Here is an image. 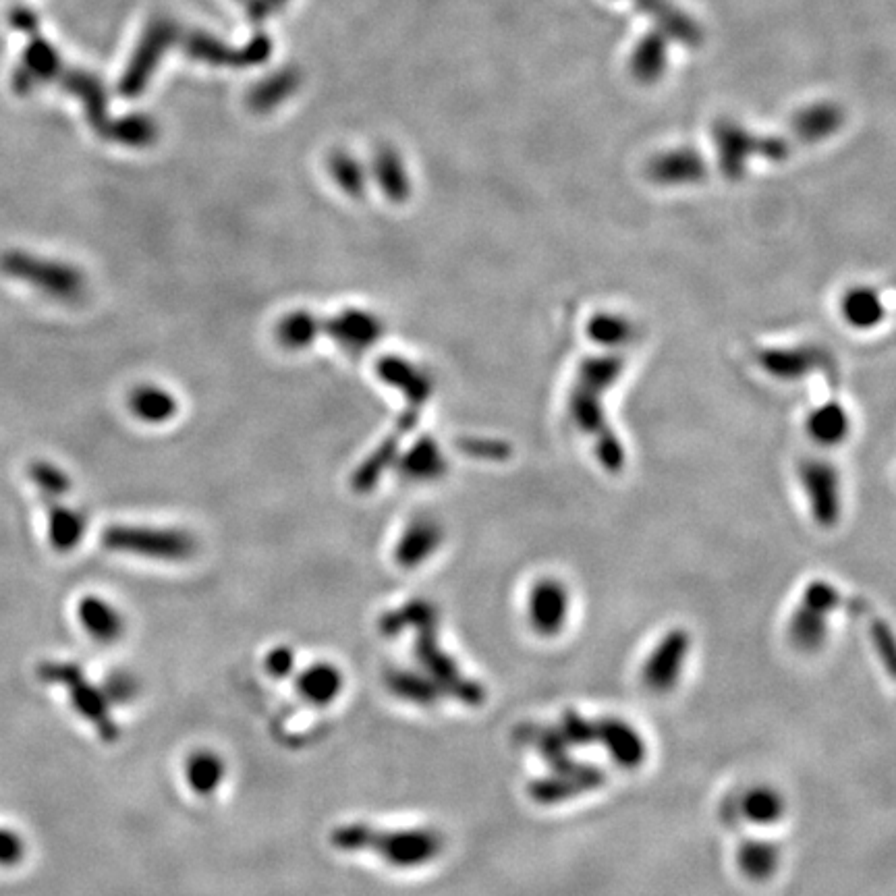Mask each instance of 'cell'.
<instances>
[{"label":"cell","instance_id":"1","mask_svg":"<svg viewBox=\"0 0 896 896\" xmlns=\"http://www.w3.org/2000/svg\"><path fill=\"white\" fill-rule=\"evenodd\" d=\"M627 370L625 351L600 349L579 361L569 388L567 413L579 434L590 440L594 455L608 473H621L627 463L623 440L612 428L606 395Z\"/></svg>","mask_w":896,"mask_h":896},{"label":"cell","instance_id":"2","mask_svg":"<svg viewBox=\"0 0 896 896\" xmlns=\"http://www.w3.org/2000/svg\"><path fill=\"white\" fill-rule=\"evenodd\" d=\"M330 845L343 853H372L395 870H419L434 863L446 849L438 828H378L368 822H347L332 828Z\"/></svg>","mask_w":896,"mask_h":896},{"label":"cell","instance_id":"3","mask_svg":"<svg viewBox=\"0 0 896 896\" xmlns=\"http://www.w3.org/2000/svg\"><path fill=\"white\" fill-rule=\"evenodd\" d=\"M102 546L108 552L160 560V563H185L198 554V540L191 531L137 523L108 525L102 534Z\"/></svg>","mask_w":896,"mask_h":896},{"label":"cell","instance_id":"4","mask_svg":"<svg viewBox=\"0 0 896 896\" xmlns=\"http://www.w3.org/2000/svg\"><path fill=\"white\" fill-rule=\"evenodd\" d=\"M0 270L59 303H81L88 295L86 274L69 262L32 256L25 251H9L0 258Z\"/></svg>","mask_w":896,"mask_h":896},{"label":"cell","instance_id":"5","mask_svg":"<svg viewBox=\"0 0 896 896\" xmlns=\"http://www.w3.org/2000/svg\"><path fill=\"white\" fill-rule=\"evenodd\" d=\"M797 475L811 517L824 529L836 527L843 517V478L838 467L822 455H811L799 461Z\"/></svg>","mask_w":896,"mask_h":896},{"label":"cell","instance_id":"6","mask_svg":"<svg viewBox=\"0 0 896 896\" xmlns=\"http://www.w3.org/2000/svg\"><path fill=\"white\" fill-rule=\"evenodd\" d=\"M42 677L48 683L63 685L69 689L71 704L86 718L90 724L98 728V735L104 741H115L119 737V724L110 716V699L102 687L92 685L86 675H81L79 666L75 664H46L42 668Z\"/></svg>","mask_w":896,"mask_h":896},{"label":"cell","instance_id":"7","mask_svg":"<svg viewBox=\"0 0 896 896\" xmlns=\"http://www.w3.org/2000/svg\"><path fill=\"white\" fill-rule=\"evenodd\" d=\"M419 639L415 646V656L422 664L426 675L436 683L440 693L453 695L459 702L467 706H480L486 697V691L480 683L469 679L459 664L448 656L438 643L436 625L417 629Z\"/></svg>","mask_w":896,"mask_h":896},{"label":"cell","instance_id":"8","mask_svg":"<svg viewBox=\"0 0 896 896\" xmlns=\"http://www.w3.org/2000/svg\"><path fill=\"white\" fill-rule=\"evenodd\" d=\"M606 784V772L598 766L575 762L552 766L548 774L529 782L527 795L538 805H560L581 795L594 793Z\"/></svg>","mask_w":896,"mask_h":896},{"label":"cell","instance_id":"9","mask_svg":"<svg viewBox=\"0 0 896 896\" xmlns=\"http://www.w3.org/2000/svg\"><path fill=\"white\" fill-rule=\"evenodd\" d=\"M691 654V635L687 629H670L641 666V683L654 695L675 691L681 683Z\"/></svg>","mask_w":896,"mask_h":896},{"label":"cell","instance_id":"10","mask_svg":"<svg viewBox=\"0 0 896 896\" xmlns=\"http://www.w3.org/2000/svg\"><path fill=\"white\" fill-rule=\"evenodd\" d=\"M525 616L538 637L552 639L565 631L571 616V592L558 577H542L529 587Z\"/></svg>","mask_w":896,"mask_h":896},{"label":"cell","instance_id":"11","mask_svg":"<svg viewBox=\"0 0 896 896\" xmlns=\"http://www.w3.org/2000/svg\"><path fill=\"white\" fill-rule=\"evenodd\" d=\"M760 368L780 382H799L811 374L838 376V366L830 351L818 345L772 347L758 353Z\"/></svg>","mask_w":896,"mask_h":896},{"label":"cell","instance_id":"12","mask_svg":"<svg viewBox=\"0 0 896 896\" xmlns=\"http://www.w3.org/2000/svg\"><path fill=\"white\" fill-rule=\"evenodd\" d=\"M322 332L341 351L351 357H359L382 341L384 322L372 310L345 307V310L336 312L326 322H322Z\"/></svg>","mask_w":896,"mask_h":896},{"label":"cell","instance_id":"13","mask_svg":"<svg viewBox=\"0 0 896 896\" xmlns=\"http://www.w3.org/2000/svg\"><path fill=\"white\" fill-rule=\"evenodd\" d=\"M444 538V527L436 517L417 515L403 527L395 548H392V558L401 569H419L442 548Z\"/></svg>","mask_w":896,"mask_h":896},{"label":"cell","instance_id":"14","mask_svg":"<svg viewBox=\"0 0 896 896\" xmlns=\"http://www.w3.org/2000/svg\"><path fill=\"white\" fill-rule=\"evenodd\" d=\"M596 722V743L608 758L623 770H637L648 758V743L637 728L616 716H602Z\"/></svg>","mask_w":896,"mask_h":896},{"label":"cell","instance_id":"15","mask_svg":"<svg viewBox=\"0 0 896 896\" xmlns=\"http://www.w3.org/2000/svg\"><path fill=\"white\" fill-rule=\"evenodd\" d=\"M378 378L399 390L407 399L409 407H422L434 395V378L422 366H417L411 359L401 355H384L376 361Z\"/></svg>","mask_w":896,"mask_h":896},{"label":"cell","instance_id":"16","mask_svg":"<svg viewBox=\"0 0 896 896\" xmlns=\"http://www.w3.org/2000/svg\"><path fill=\"white\" fill-rule=\"evenodd\" d=\"M392 469H397L399 478L407 484H434L448 473V459L436 438L419 436L399 453Z\"/></svg>","mask_w":896,"mask_h":896},{"label":"cell","instance_id":"17","mask_svg":"<svg viewBox=\"0 0 896 896\" xmlns=\"http://www.w3.org/2000/svg\"><path fill=\"white\" fill-rule=\"evenodd\" d=\"M77 621L98 643H117L127 633V619L121 608L94 594L77 602Z\"/></svg>","mask_w":896,"mask_h":896},{"label":"cell","instance_id":"18","mask_svg":"<svg viewBox=\"0 0 896 896\" xmlns=\"http://www.w3.org/2000/svg\"><path fill=\"white\" fill-rule=\"evenodd\" d=\"M851 430L853 422L849 409L836 399L816 405L805 417V434L818 448L840 446L849 440Z\"/></svg>","mask_w":896,"mask_h":896},{"label":"cell","instance_id":"19","mask_svg":"<svg viewBox=\"0 0 896 896\" xmlns=\"http://www.w3.org/2000/svg\"><path fill=\"white\" fill-rule=\"evenodd\" d=\"M737 816L751 826L770 828L787 816V799L772 784H753L735 801Z\"/></svg>","mask_w":896,"mask_h":896},{"label":"cell","instance_id":"20","mask_svg":"<svg viewBox=\"0 0 896 896\" xmlns=\"http://www.w3.org/2000/svg\"><path fill=\"white\" fill-rule=\"evenodd\" d=\"M295 685L307 704L326 708L341 697L345 689V675L332 662H314L299 672Z\"/></svg>","mask_w":896,"mask_h":896},{"label":"cell","instance_id":"21","mask_svg":"<svg viewBox=\"0 0 896 896\" xmlns=\"http://www.w3.org/2000/svg\"><path fill=\"white\" fill-rule=\"evenodd\" d=\"M127 407L139 422L162 426L173 422L179 413V401L171 390L158 384H137L129 390Z\"/></svg>","mask_w":896,"mask_h":896},{"label":"cell","instance_id":"22","mask_svg":"<svg viewBox=\"0 0 896 896\" xmlns=\"http://www.w3.org/2000/svg\"><path fill=\"white\" fill-rule=\"evenodd\" d=\"M782 849L770 838H745L737 849V867L749 882H768L780 870Z\"/></svg>","mask_w":896,"mask_h":896},{"label":"cell","instance_id":"23","mask_svg":"<svg viewBox=\"0 0 896 896\" xmlns=\"http://www.w3.org/2000/svg\"><path fill=\"white\" fill-rule=\"evenodd\" d=\"M840 316L855 330H874L886 318V305L878 289L857 285L840 297Z\"/></svg>","mask_w":896,"mask_h":896},{"label":"cell","instance_id":"24","mask_svg":"<svg viewBox=\"0 0 896 896\" xmlns=\"http://www.w3.org/2000/svg\"><path fill=\"white\" fill-rule=\"evenodd\" d=\"M401 438L403 434H399L397 430H392L374 451L359 463V467L353 471L351 478V486L355 492L366 494L372 492L384 475L395 467V461L401 453Z\"/></svg>","mask_w":896,"mask_h":896},{"label":"cell","instance_id":"25","mask_svg":"<svg viewBox=\"0 0 896 896\" xmlns=\"http://www.w3.org/2000/svg\"><path fill=\"white\" fill-rule=\"evenodd\" d=\"M787 635L791 646L801 654L820 652L830 635V616L799 604L787 625Z\"/></svg>","mask_w":896,"mask_h":896},{"label":"cell","instance_id":"26","mask_svg":"<svg viewBox=\"0 0 896 896\" xmlns=\"http://www.w3.org/2000/svg\"><path fill=\"white\" fill-rule=\"evenodd\" d=\"M227 762L212 749L193 751L185 762L187 787L198 797H212L227 780Z\"/></svg>","mask_w":896,"mask_h":896},{"label":"cell","instance_id":"27","mask_svg":"<svg viewBox=\"0 0 896 896\" xmlns=\"http://www.w3.org/2000/svg\"><path fill=\"white\" fill-rule=\"evenodd\" d=\"M585 334L598 349L625 351L635 341L637 328L631 318L616 312H598L585 324Z\"/></svg>","mask_w":896,"mask_h":896},{"label":"cell","instance_id":"28","mask_svg":"<svg viewBox=\"0 0 896 896\" xmlns=\"http://www.w3.org/2000/svg\"><path fill=\"white\" fill-rule=\"evenodd\" d=\"M88 517L83 511L52 502L48 509V540L54 550L71 552L86 538Z\"/></svg>","mask_w":896,"mask_h":896},{"label":"cell","instance_id":"29","mask_svg":"<svg viewBox=\"0 0 896 896\" xmlns=\"http://www.w3.org/2000/svg\"><path fill=\"white\" fill-rule=\"evenodd\" d=\"M322 334V320L310 310L287 312L274 326L276 343L287 351H303L312 347Z\"/></svg>","mask_w":896,"mask_h":896},{"label":"cell","instance_id":"30","mask_svg":"<svg viewBox=\"0 0 896 896\" xmlns=\"http://www.w3.org/2000/svg\"><path fill=\"white\" fill-rule=\"evenodd\" d=\"M374 179L392 204H405L411 195L409 175L401 156L392 150H380L374 158Z\"/></svg>","mask_w":896,"mask_h":896},{"label":"cell","instance_id":"31","mask_svg":"<svg viewBox=\"0 0 896 896\" xmlns=\"http://www.w3.org/2000/svg\"><path fill=\"white\" fill-rule=\"evenodd\" d=\"M386 683H388V689L397 697H401V699H405V702H411L415 706H434L442 695L440 689L436 687V683L426 675V672L397 668V670L388 672Z\"/></svg>","mask_w":896,"mask_h":896},{"label":"cell","instance_id":"32","mask_svg":"<svg viewBox=\"0 0 896 896\" xmlns=\"http://www.w3.org/2000/svg\"><path fill=\"white\" fill-rule=\"evenodd\" d=\"M704 177V164L693 156L660 158L652 166V179L660 185H687Z\"/></svg>","mask_w":896,"mask_h":896},{"label":"cell","instance_id":"33","mask_svg":"<svg viewBox=\"0 0 896 896\" xmlns=\"http://www.w3.org/2000/svg\"><path fill=\"white\" fill-rule=\"evenodd\" d=\"M527 743H534V749L542 755L544 762H548L550 768L571 760V747L565 741L563 733L558 731V726H534L531 731H527Z\"/></svg>","mask_w":896,"mask_h":896},{"label":"cell","instance_id":"34","mask_svg":"<svg viewBox=\"0 0 896 896\" xmlns=\"http://www.w3.org/2000/svg\"><path fill=\"white\" fill-rule=\"evenodd\" d=\"M27 475H30V480L44 494V498H50V500H59V498L67 496L73 488L69 475L61 467H56L54 463H48V461L30 463V467H27Z\"/></svg>","mask_w":896,"mask_h":896},{"label":"cell","instance_id":"35","mask_svg":"<svg viewBox=\"0 0 896 896\" xmlns=\"http://www.w3.org/2000/svg\"><path fill=\"white\" fill-rule=\"evenodd\" d=\"M330 175L334 177L336 185H339L347 195L351 198H359L366 191V171L359 164L357 158H353L351 154H334L330 158Z\"/></svg>","mask_w":896,"mask_h":896},{"label":"cell","instance_id":"36","mask_svg":"<svg viewBox=\"0 0 896 896\" xmlns=\"http://www.w3.org/2000/svg\"><path fill=\"white\" fill-rule=\"evenodd\" d=\"M801 604L807 608H814L826 616H832L840 608V604H843V596H840V592L830 581L816 579L805 585V590L801 594Z\"/></svg>","mask_w":896,"mask_h":896},{"label":"cell","instance_id":"37","mask_svg":"<svg viewBox=\"0 0 896 896\" xmlns=\"http://www.w3.org/2000/svg\"><path fill=\"white\" fill-rule=\"evenodd\" d=\"M558 731L563 733L569 747H590L596 743V722L581 716L575 710H567L560 718Z\"/></svg>","mask_w":896,"mask_h":896},{"label":"cell","instance_id":"38","mask_svg":"<svg viewBox=\"0 0 896 896\" xmlns=\"http://www.w3.org/2000/svg\"><path fill=\"white\" fill-rule=\"evenodd\" d=\"M459 451L475 457V459H490V461H502L509 457V446L502 444L500 440H488V438H461L457 442Z\"/></svg>","mask_w":896,"mask_h":896},{"label":"cell","instance_id":"39","mask_svg":"<svg viewBox=\"0 0 896 896\" xmlns=\"http://www.w3.org/2000/svg\"><path fill=\"white\" fill-rule=\"evenodd\" d=\"M266 672L274 679H287L295 672L297 666V656L289 646H278L274 650L268 652L266 660H264Z\"/></svg>","mask_w":896,"mask_h":896},{"label":"cell","instance_id":"40","mask_svg":"<svg viewBox=\"0 0 896 896\" xmlns=\"http://www.w3.org/2000/svg\"><path fill=\"white\" fill-rule=\"evenodd\" d=\"M872 639H874V648H876L878 656L882 658L884 666L892 675L894 672V633L884 619H876L872 623Z\"/></svg>","mask_w":896,"mask_h":896},{"label":"cell","instance_id":"41","mask_svg":"<svg viewBox=\"0 0 896 896\" xmlns=\"http://www.w3.org/2000/svg\"><path fill=\"white\" fill-rule=\"evenodd\" d=\"M25 857L23 838L11 828H0V867H15Z\"/></svg>","mask_w":896,"mask_h":896},{"label":"cell","instance_id":"42","mask_svg":"<svg viewBox=\"0 0 896 896\" xmlns=\"http://www.w3.org/2000/svg\"><path fill=\"white\" fill-rule=\"evenodd\" d=\"M104 693L108 695L110 704H127L135 697L137 693V681L131 675H125V672H115L104 685H102Z\"/></svg>","mask_w":896,"mask_h":896},{"label":"cell","instance_id":"43","mask_svg":"<svg viewBox=\"0 0 896 896\" xmlns=\"http://www.w3.org/2000/svg\"><path fill=\"white\" fill-rule=\"evenodd\" d=\"M27 59H30V65H32V69L36 67V69H40V71H48V67L52 65V54H50V50H46V48H30V54H27Z\"/></svg>","mask_w":896,"mask_h":896}]
</instances>
